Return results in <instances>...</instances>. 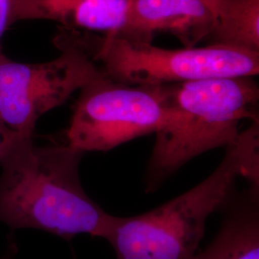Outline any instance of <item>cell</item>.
Wrapping results in <instances>:
<instances>
[{"mask_svg":"<svg viewBox=\"0 0 259 259\" xmlns=\"http://www.w3.org/2000/svg\"><path fill=\"white\" fill-rule=\"evenodd\" d=\"M83 152L65 144L37 146L18 137L0 166V223L63 238H103L111 214L87 194L79 168Z\"/></svg>","mask_w":259,"mask_h":259,"instance_id":"cell-1","label":"cell"},{"mask_svg":"<svg viewBox=\"0 0 259 259\" xmlns=\"http://www.w3.org/2000/svg\"><path fill=\"white\" fill-rule=\"evenodd\" d=\"M259 186V123L226 146L219 165L203 182L148 212L111 215L103 239L116 259H194L205 224L234 191L237 180Z\"/></svg>","mask_w":259,"mask_h":259,"instance_id":"cell-2","label":"cell"},{"mask_svg":"<svg viewBox=\"0 0 259 259\" xmlns=\"http://www.w3.org/2000/svg\"><path fill=\"white\" fill-rule=\"evenodd\" d=\"M167 89L170 111L156 134L147 191H155L194 157L232 143L242 121H258L259 88L253 77L203 79L167 84Z\"/></svg>","mask_w":259,"mask_h":259,"instance_id":"cell-3","label":"cell"},{"mask_svg":"<svg viewBox=\"0 0 259 259\" xmlns=\"http://www.w3.org/2000/svg\"><path fill=\"white\" fill-rule=\"evenodd\" d=\"M78 35L103 73L122 83L165 85L258 74L259 52L240 47L211 44L167 49L113 34Z\"/></svg>","mask_w":259,"mask_h":259,"instance_id":"cell-4","label":"cell"},{"mask_svg":"<svg viewBox=\"0 0 259 259\" xmlns=\"http://www.w3.org/2000/svg\"><path fill=\"white\" fill-rule=\"evenodd\" d=\"M169 111L167 84L122 83L99 69L80 90L66 130V144L83 154L108 152L157 134L165 125Z\"/></svg>","mask_w":259,"mask_h":259,"instance_id":"cell-5","label":"cell"},{"mask_svg":"<svg viewBox=\"0 0 259 259\" xmlns=\"http://www.w3.org/2000/svg\"><path fill=\"white\" fill-rule=\"evenodd\" d=\"M54 42L61 54L47 63L0 59V121L19 137L32 138L45 113L63 105L99 72L77 30L61 28Z\"/></svg>","mask_w":259,"mask_h":259,"instance_id":"cell-6","label":"cell"},{"mask_svg":"<svg viewBox=\"0 0 259 259\" xmlns=\"http://www.w3.org/2000/svg\"><path fill=\"white\" fill-rule=\"evenodd\" d=\"M215 23L216 0H133L118 36L152 42L158 33H168L193 47L209 39Z\"/></svg>","mask_w":259,"mask_h":259,"instance_id":"cell-7","label":"cell"},{"mask_svg":"<svg viewBox=\"0 0 259 259\" xmlns=\"http://www.w3.org/2000/svg\"><path fill=\"white\" fill-rule=\"evenodd\" d=\"M133 0H15L14 22L51 20L63 27L118 35L126 27Z\"/></svg>","mask_w":259,"mask_h":259,"instance_id":"cell-8","label":"cell"},{"mask_svg":"<svg viewBox=\"0 0 259 259\" xmlns=\"http://www.w3.org/2000/svg\"><path fill=\"white\" fill-rule=\"evenodd\" d=\"M221 227L210 244L194 259H259V186L248 193L234 191L223 204Z\"/></svg>","mask_w":259,"mask_h":259,"instance_id":"cell-9","label":"cell"},{"mask_svg":"<svg viewBox=\"0 0 259 259\" xmlns=\"http://www.w3.org/2000/svg\"><path fill=\"white\" fill-rule=\"evenodd\" d=\"M209 40L259 52V0H216Z\"/></svg>","mask_w":259,"mask_h":259,"instance_id":"cell-10","label":"cell"},{"mask_svg":"<svg viewBox=\"0 0 259 259\" xmlns=\"http://www.w3.org/2000/svg\"><path fill=\"white\" fill-rule=\"evenodd\" d=\"M14 1L0 0V59L5 57L3 54L2 39L6 30L13 25L14 22Z\"/></svg>","mask_w":259,"mask_h":259,"instance_id":"cell-11","label":"cell"},{"mask_svg":"<svg viewBox=\"0 0 259 259\" xmlns=\"http://www.w3.org/2000/svg\"><path fill=\"white\" fill-rule=\"evenodd\" d=\"M18 137L17 134L8 129L6 125L0 121V162Z\"/></svg>","mask_w":259,"mask_h":259,"instance_id":"cell-12","label":"cell"},{"mask_svg":"<svg viewBox=\"0 0 259 259\" xmlns=\"http://www.w3.org/2000/svg\"><path fill=\"white\" fill-rule=\"evenodd\" d=\"M2 259H9L8 257H5V258H2Z\"/></svg>","mask_w":259,"mask_h":259,"instance_id":"cell-13","label":"cell"}]
</instances>
